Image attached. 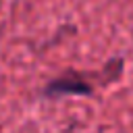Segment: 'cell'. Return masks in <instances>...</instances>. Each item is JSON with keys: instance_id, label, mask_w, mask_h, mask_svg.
<instances>
[{"instance_id": "6da1fadb", "label": "cell", "mask_w": 133, "mask_h": 133, "mask_svg": "<svg viewBox=\"0 0 133 133\" xmlns=\"http://www.w3.org/2000/svg\"><path fill=\"white\" fill-rule=\"evenodd\" d=\"M91 94V85L79 77V75H64L58 79H52L46 89L44 96L48 98H60V96H89Z\"/></svg>"}]
</instances>
